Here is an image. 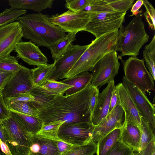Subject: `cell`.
Returning a JSON list of instances; mask_svg holds the SVG:
<instances>
[{
  "label": "cell",
  "instance_id": "1",
  "mask_svg": "<svg viewBox=\"0 0 155 155\" xmlns=\"http://www.w3.org/2000/svg\"><path fill=\"white\" fill-rule=\"evenodd\" d=\"M92 87L90 83L82 90L68 96H46L36 87L30 93L35 98L32 102L44 124L58 121L91 122L90 101Z\"/></svg>",
  "mask_w": 155,
  "mask_h": 155
},
{
  "label": "cell",
  "instance_id": "2",
  "mask_svg": "<svg viewBox=\"0 0 155 155\" xmlns=\"http://www.w3.org/2000/svg\"><path fill=\"white\" fill-rule=\"evenodd\" d=\"M49 15L39 12L24 14L17 19L23 30V37L29 39L37 46L50 49L64 38L63 29L48 20Z\"/></svg>",
  "mask_w": 155,
  "mask_h": 155
},
{
  "label": "cell",
  "instance_id": "3",
  "mask_svg": "<svg viewBox=\"0 0 155 155\" xmlns=\"http://www.w3.org/2000/svg\"><path fill=\"white\" fill-rule=\"evenodd\" d=\"M118 30L104 34L92 41L69 71L62 78H70L84 71H92L96 64L106 54L116 51Z\"/></svg>",
  "mask_w": 155,
  "mask_h": 155
},
{
  "label": "cell",
  "instance_id": "4",
  "mask_svg": "<svg viewBox=\"0 0 155 155\" xmlns=\"http://www.w3.org/2000/svg\"><path fill=\"white\" fill-rule=\"evenodd\" d=\"M142 11L134 17L125 27L122 25L118 29L117 51L119 57H137L143 45L148 42L149 36L146 32L142 20Z\"/></svg>",
  "mask_w": 155,
  "mask_h": 155
},
{
  "label": "cell",
  "instance_id": "5",
  "mask_svg": "<svg viewBox=\"0 0 155 155\" xmlns=\"http://www.w3.org/2000/svg\"><path fill=\"white\" fill-rule=\"evenodd\" d=\"M6 144L12 155H28L30 152L33 135L22 128L11 116L2 122Z\"/></svg>",
  "mask_w": 155,
  "mask_h": 155
},
{
  "label": "cell",
  "instance_id": "6",
  "mask_svg": "<svg viewBox=\"0 0 155 155\" xmlns=\"http://www.w3.org/2000/svg\"><path fill=\"white\" fill-rule=\"evenodd\" d=\"M89 13L90 21L86 26V31L97 38L118 30L123 25L126 12L115 11Z\"/></svg>",
  "mask_w": 155,
  "mask_h": 155
},
{
  "label": "cell",
  "instance_id": "7",
  "mask_svg": "<svg viewBox=\"0 0 155 155\" xmlns=\"http://www.w3.org/2000/svg\"><path fill=\"white\" fill-rule=\"evenodd\" d=\"M124 76L144 93L154 90V80L147 69L144 59L131 56L123 62Z\"/></svg>",
  "mask_w": 155,
  "mask_h": 155
},
{
  "label": "cell",
  "instance_id": "8",
  "mask_svg": "<svg viewBox=\"0 0 155 155\" xmlns=\"http://www.w3.org/2000/svg\"><path fill=\"white\" fill-rule=\"evenodd\" d=\"M116 51L105 55L95 65L91 73L92 86L98 87L114 80L117 74L120 63Z\"/></svg>",
  "mask_w": 155,
  "mask_h": 155
},
{
  "label": "cell",
  "instance_id": "9",
  "mask_svg": "<svg viewBox=\"0 0 155 155\" xmlns=\"http://www.w3.org/2000/svg\"><path fill=\"white\" fill-rule=\"evenodd\" d=\"M94 127L90 122L64 123L60 127L58 136L63 141L73 146H80L92 141Z\"/></svg>",
  "mask_w": 155,
  "mask_h": 155
},
{
  "label": "cell",
  "instance_id": "10",
  "mask_svg": "<svg viewBox=\"0 0 155 155\" xmlns=\"http://www.w3.org/2000/svg\"><path fill=\"white\" fill-rule=\"evenodd\" d=\"M48 19L51 23L59 26L65 32L76 34L86 31V26L90 21L88 12L84 11L74 12L70 10L61 14L52 15Z\"/></svg>",
  "mask_w": 155,
  "mask_h": 155
},
{
  "label": "cell",
  "instance_id": "11",
  "mask_svg": "<svg viewBox=\"0 0 155 155\" xmlns=\"http://www.w3.org/2000/svg\"><path fill=\"white\" fill-rule=\"evenodd\" d=\"M122 84L130 95L141 117L149 123L155 133V108L147 96L124 76Z\"/></svg>",
  "mask_w": 155,
  "mask_h": 155
},
{
  "label": "cell",
  "instance_id": "12",
  "mask_svg": "<svg viewBox=\"0 0 155 155\" xmlns=\"http://www.w3.org/2000/svg\"><path fill=\"white\" fill-rule=\"evenodd\" d=\"M32 70L21 65L3 90L4 99L16 96L20 93L29 92L34 87Z\"/></svg>",
  "mask_w": 155,
  "mask_h": 155
},
{
  "label": "cell",
  "instance_id": "13",
  "mask_svg": "<svg viewBox=\"0 0 155 155\" xmlns=\"http://www.w3.org/2000/svg\"><path fill=\"white\" fill-rule=\"evenodd\" d=\"M124 112L120 104L117 105L93 131L92 141L97 143L113 130L121 128L124 122Z\"/></svg>",
  "mask_w": 155,
  "mask_h": 155
},
{
  "label": "cell",
  "instance_id": "14",
  "mask_svg": "<svg viewBox=\"0 0 155 155\" xmlns=\"http://www.w3.org/2000/svg\"><path fill=\"white\" fill-rule=\"evenodd\" d=\"M22 37V29L18 21L0 27V58L10 55Z\"/></svg>",
  "mask_w": 155,
  "mask_h": 155
},
{
  "label": "cell",
  "instance_id": "15",
  "mask_svg": "<svg viewBox=\"0 0 155 155\" xmlns=\"http://www.w3.org/2000/svg\"><path fill=\"white\" fill-rule=\"evenodd\" d=\"M89 46L90 44L84 45L72 44L65 53L54 62L55 71L49 79H62Z\"/></svg>",
  "mask_w": 155,
  "mask_h": 155
},
{
  "label": "cell",
  "instance_id": "16",
  "mask_svg": "<svg viewBox=\"0 0 155 155\" xmlns=\"http://www.w3.org/2000/svg\"><path fill=\"white\" fill-rule=\"evenodd\" d=\"M17 57L30 65L38 66L48 64L47 58L38 46L31 41H20L14 49Z\"/></svg>",
  "mask_w": 155,
  "mask_h": 155
},
{
  "label": "cell",
  "instance_id": "17",
  "mask_svg": "<svg viewBox=\"0 0 155 155\" xmlns=\"http://www.w3.org/2000/svg\"><path fill=\"white\" fill-rule=\"evenodd\" d=\"M114 80L107 84L100 93L91 117V122L94 126L97 125L108 113L110 98L115 87Z\"/></svg>",
  "mask_w": 155,
  "mask_h": 155
},
{
  "label": "cell",
  "instance_id": "18",
  "mask_svg": "<svg viewBox=\"0 0 155 155\" xmlns=\"http://www.w3.org/2000/svg\"><path fill=\"white\" fill-rule=\"evenodd\" d=\"M120 98V104L124 114L125 121L134 123L141 132V117L129 93L122 83L117 85Z\"/></svg>",
  "mask_w": 155,
  "mask_h": 155
},
{
  "label": "cell",
  "instance_id": "19",
  "mask_svg": "<svg viewBox=\"0 0 155 155\" xmlns=\"http://www.w3.org/2000/svg\"><path fill=\"white\" fill-rule=\"evenodd\" d=\"M141 132L134 123L124 120L121 128L119 140L131 149L134 152L139 151Z\"/></svg>",
  "mask_w": 155,
  "mask_h": 155
},
{
  "label": "cell",
  "instance_id": "20",
  "mask_svg": "<svg viewBox=\"0 0 155 155\" xmlns=\"http://www.w3.org/2000/svg\"><path fill=\"white\" fill-rule=\"evenodd\" d=\"M10 112L11 116L20 126L32 135L35 134L38 132L43 124L42 120L38 117L10 110Z\"/></svg>",
  "mask_w": 155,
  "mask_h": 155
},
{
  "label": "cell",
  "instance_id": "21",
  "mask_svg": "<svg viewBox=\"0 0 155 155\" xmlns=\"http://www.w3.org/2000/svg\"><path fill=\"white\" fill-rule=\"evenodd\" d=\"M54 0H9L11 8L18 10H31L40 12L52 7Z\"/></svg>",
  "mask_w": 155,
  "mask_h": 155
},
{
  "label": "cell",
  "instance_id": "22",
  "mask_svg": "<svg viewBox=\"0 0 155 155\" xmlns=\"http://www.w3.org/2000/svg\"><path fill=\"white\" fill-rule=\"evenodd\" d=\"M92 80L91 73L89 71H84L60 81L73 87L64 92V94H65V95L68 96L82 90L91 83Z\"/></svg>",
  "mask_w": 155,
  "mask_h": 155
},
{
  "label": "cell",
  "instance_id": "23",
  "mask_svg": "<svg viewBox=\"0 0 155 155\" xmlns=\"http://www.w3.org/2000/svg\"><path fill=\"white\" fill-rule=\"evenodd\" d=\"M31 70L34 87L40 86L49 80L54 73L55 64L54 62L51 64L37 66Z\"/></svg>",
  "mask_w": 155,
  "mask_h": 155
},
{
  "label": "cell",
  "instance_id": "24",
  "mask_svg": "<svg viewBox=\"0 0 155 155\" xmlns=\"http://www.w3.org/2000/svg\"><path fill=\"white\" fill-rule=\"evenodd\" d=\"M121 128L116 129L97 143L96 155H106L116 142L119 140Z\"/></svg>",
  "mask_w": 155,
  "mask_h": 155
},
{
  "label": "cell",
  "instance_id": "25",
  "mask_svg": "<svg viewBox=\"0 0 155 155\" xmlns=\"http://www.w3.org/2000/svg\"><path fill=\"white\" fill-rule=\"evenodd\" d=\"M72 87L60 81L49 79L41 86L35 87L45 95L51 96L64 94L66 90Z\"/></svg>",
  "mask_w": 155,
  "mask_h": 155
},
{
  "label": "cell",
  "instance_id": "26",
  "mask_svg": "<svg viewBox=\"0 0 155 155\" xmlns=\"http://www.w3.org/2000/svg\"><path fill=\"white\" fill-rule=\"evenodd\" d=\"M76 33H68L65 38L50 49L54 62L57 61L65 53L72 42L76 40Z\"/></svg>",
  "mask_w": 155,
  "mask_h": 155
},
{
  "label": "cell",
  "instance_id": "27",
  "mask_svg": "<svg viewBox=\"0 0 155 155\" xmlns=\"http://www.w3.org/2000/svg\"><path fill=\"white\" fill-rule=\"evenodd\" d=\"M5 103L10 110L38 117V109L32 102L16 101Z\"/></svg>",
  "mask_w": 155,
  "mask_h": 155
},
{
  "label": "cell",
  "instance_id": "28",
  "mask_svg": "<svg viewBox=\"0 0 155 155\" xmlns=\"http://www.w3.org/2000/svg\"><path fill=\"white\" fill-rule=\"evenodd\" d=\"M33 136L39 144V155H61L59 151L57 141L41 137L36 134Z\"/></svg>",
  "mask_w": 155,
  "mask_h": 155
},
{
  "label": "cell",
  "instance_id": "29",
  "mask_svg": "<svg viewBox=\"0 0 155 155\" xmlns=\"http://www.w3.org/2000/svg\"><path fill=\"white\" fill-rule=\"evenodd\" d=\"M143 57L146 66L154 81L155 80V35L150 42L145 45Z\"/></svg>",
  "mask_w": 155,
  "mask_h": 155
},
{
  "label": "cell",
  "instance_id": "30",
  "mask_svg": "<svg viewBox=\"0 0 155 155\" xmlns=\"http://www.w3.org/2000/svg\"><path fill=\"white\" fill-rule=\"evenodd\" d=\"M64 123L58 121L46 124H43L41 129L35 134L41 137L56 141H62L58 136V133L60 127Z\"/></svg>",
  "mask_w": 155,
  "mask_h": 155
},
{
  "label": "cell",
  "instance_id": "31",
  "mask_svg": "<svg viewBox=\"0 0 155 155\" xmlns=\"http://www.w3.org/2000/svg\"><path fill=\"white\" fill-rule=\"evenodd\" d=\"M82 11L90 12H105L115 11L106 0H87V5Z\"/></svg>",
  "mask_w": 155,
  "mask_h": 155
},
{
  "label": "cell",
  "instance_id": "32",
  "mask_svg": "<svg viewBox=\"0 0 155 155\" xmlns=\"http://www.w3.org/2000/svg\"><path fill=\"white\" fill-rule=\"evenodd\" d=\"M26 10L10 8H6L0 13V27L15 22L21 16L25 14Z\"/></svg>",
  "mask_w": 155,
  "mask_h": 155
},
{
  "label": "cell",
  "instance_id": "33",
  "mask_svg": "<svg viewBox=\"0 0 155 155\" xmlns=\"http://www.w3.org/2000/svg\"><path fill=\"white\" fill-rule=\"evenodd\" d=\"M97 143L91 141L80 146H73L72 148L64 155H94L96 153Z\"/></svg>",
  "mask_w": 155,
  "mask_h": 155
},
{
  "label": "cell",
  "instance_id": "34",
  "mask_svg": "<svg viewBox=\"0 0 155 155\" xmlns=\"http://www.w3.org/2000/svg\"><path fill=\"white\" fill-rule=\"evenodd\" d=\"M142 125L140 146L138 152L142 150L153 139L155 138L154 133L150 124L141 117Z\"/></svg>",
  "mask_w": 155,
  "mask_h": 155
},
{
  "label": "cell",
  "instance_id": "35",
  "mask_svg": "<svg viewBox=\"0 0 155 155\" xmlns=\"http://www.w3.org/2000/svg\"><path fill=\"white\" fill-rule=\"evenodd\" d=\"M17 58L10 55L0 58V69L14 73H16L21 66L18 63Z\"/></svg>",
  "mask_w": 155,
  "mask_h": 155
},
{
  "label": "cell",
  "instance_id": "36",
  "mask_svg": "<svg viewBox=\"0 0 155 155\" xmlns=\"http://www.w3.org/2000/svg\"><path fill=\"white\" fill-rule=\"evenodd\" d=\"M132 150L122 143L117 140L106 155H134Z\"/></svg>",
  "mask_w": 155,
  "mask_h": 155
},
{
  "label": "cell",
  "instance_id": "37",
  "mask_svg": "<svg viewBox=\"0 0 155 155\" xmlns=\"http://www.w3.org/2000/svg\"><path fill=\"white\" fill-rule=\"evenodd\" d=\"M143 4L146 9L143 15L145 17L150 28L155 30V10L152 4L147 0H143Z\"/></svg>",
  "mask_w": 155,
  "mask_h": 155
},
{
  "label": "cell",
  "instance_id": "38",
  "mask_svg": "<svg viewBox=\"0 0 155 155\" xmlns=\"http://www.w3.org/2000/svg\"><path fill=\"white\" fill-rule=\"evenodd\" d=\"M115 10L127 12L132 7L134 0H106Z\"/></svg>",
  "mask_w": 155,
  "mask_h": 155
},
{
  "label": "cell",
  "instance_id": "39",
  "mask_svg": "<svg viewBox=\"0 0 155 155\" xmlns=\"http://www.w3.org/2000/svg\"><path fill=\"white\" fill-rule=\"evenodd\" d=\"M66 8L74 12L82 11L87 4V0H66Z\"/></svg>",
  "mask_w": 155,
  "mask_h": 155
},
{
  "label": "cell",
  "instance_id": "40",
  "mask_svg": "<svg viewBox=\"0 0 155 155\" xmlns=\"http://www.w3.org/2000/svg\"><path fill=\"white\" fill-rule=\"evenodd\" d=\"M5 102L10 103L16 101L33 102L35 100L34 97L29 92L20 93L16 96L4 99Z\"/></svg>",
  "mask_w": 155,
  "mask_h": 155
},
{
  "label": "cell",
  "instance_id": "41",
  "mask_svg": "<svg viewBox=\"0 0 155 155\" xmlns=\"http://www.w3.org/2000/svg\"><path fill=\"white\" fill-rule=\"evenodd\" d=\"M15 74L0 69V93H2Z\"/></svg>",
  "mask_w": 155,
  "mask_h": 155
},
{
  "label": "cell",
  "instance_id": "42",
  "mask_svg": "<svg viewBox=\"0 0 155 155\" xmlns=\"http://www.w3.org/2000/svg\"><path fill=\"white\" fill-rule=\"evenodd\" d=\"M10 116V110L5 103L2 93H0V123Z\"/></svg>",
  "mask_w": 155,
  "mask_h": 155
},
{
  "label": "cell",
  "instance_id": "43",
  "mask_svg": "<svg viewBox=\"0 0 155 155\" xmlns=\"http://www.w3.org/2000/svg\"><path fill=\"white\" fill-rule=\"evenodd\" d=\"M155 153V138L150 141L140 151L134 152L135 155H152Z\"/></svg>",
  "mask_w": 155,
  "mask_h": 155
},
{
  "label": "cell",
  "instance_id": "44",
  "mask_svg": "<svg viewBox=\"0 0 155 155\" xmlns=\"http://www.w3.org/2000/svg\"><path fill=\"white\" fill-rule=\"evenodd\" d=\"M119 94L117 85L115 86L110 98L108 113L110 112L117 105L120 104Z\"/></svg>",
  "mask_w": 155,
  "mask_h": 155
},
{
  "label": "cell",
  "instance_id": "45",
  "mask_svg": "<svg viewBox=\"0 0 155 155\" xmlns=\"http://www.w3.org/2000/svg\"><path fill=\"white\" fill-rule=\"evenodd\" d=\"M99 93L98 87L95 88L93 87L90 101V110L91 117L96 105Z\"/></svg>",
  "mask_w": 155,
  "mask_h": 155
},
{
  "label": "cell",
  "instance_id": "46",
  "mask_svg": "<svg viewBox=\"0 0 155 155\" xmlns=\"http://www.w3.org/2000/svg\"><path fill=\"white\" fill-rule=\"evenodd\" d=\"M57 144L59 151L61 155L66 154L73 146L62 141H58Z\"/></svg>",
  "mask_w": 155,
  "mask_h": 155
},
{
  "label": "cell",
  "instance_id": "47",
  "mask_svg": "<svg viewBox=\"0 0 155 155\" xmlns=\"http://www.w3.org/2000/svg\"><path fill=\"white\" fill-rule=\"evenodd\" d=\"M143 4V1L138 0L132 5L131 10L132 15L131 16L137 15L140 11H139Z\"/></svg>",
  "mask_w": 155,
  "mask_h": 155
},
{
  "label": "cell",
  "instance_id": "48",
  "mask_svg": "<svg viewBox=\"0 0 155 155\" xmlns=\"http://www.w3.org/2000/svg\"><path fill=\"white\" fill-rule=\"evenodd\" d=\"M0 148L1 151L5 155H12L8 145L0 139Z\"/></svg>",
  "mask_w": 155,
  "mask_h": 155
},
{
  "label": "cell",
  "instance_id": "49",
  "mask_svg": "<svg viewBox=\"0 0 155 155\" xmlns=\"http://www.w3.org/2000/svg\"><path fill=\"white\" fill-rule=\"evenodd\" d=\"M0 139L6 143V140L4 133L3 126L2 123H0Z\"/></svg>",
  "mask_w": 155,
  "mask_h": 155
},
{
  "label": "cell",
  "instance_id": "50",
  "mask_svg": "<svg viewBox=\"0 0 155 155\" xmlns=\"http://www.w3.org/2000/svg\"><path fill=\"white\" fill-rule=\"evenodd\" d=\"M28 155H39V154L37 153H33L31 152Z\"/></svg>",
  "mask_w": 155,
  "mask_h": 155
},
{
  "label": "cell",
  "instance_id": "51",
  "mask_svg": "<svg viewBox=\"0 0 155 155\" xmlns=\"http://www.w3.org/2000/svg\"><path fill=\"white\" fill-rule=\"evenodd\" d=\"M0 155H2V154L0 152Z\"/></svg>",
  "mask_w": 155,
  "mask_h": 155
},
{
  "label": "cell",
  "instance_id": "52",
  "mask_svg": "<svg viewBox=\"0 0 155 155\" xmlns=\"http://www.w3.org/2000/svg\"><path fill=\"white\" fill-rule=\"evenodd\" d=\"M152 155H155V153H154Z\"/></svg>",
  "mask_w": 155,
  "mask_h": 155
},
{
  "label": "cell",
  "instance_id": "53",
  "mask_svg": "<svg viewBox=\"0 0 155 155\" xmlns=\"http://www.w3.org/2000/svg\"></svg>",
  "mask_w": 155,
  "mask_h": 155
}]
</instances>
